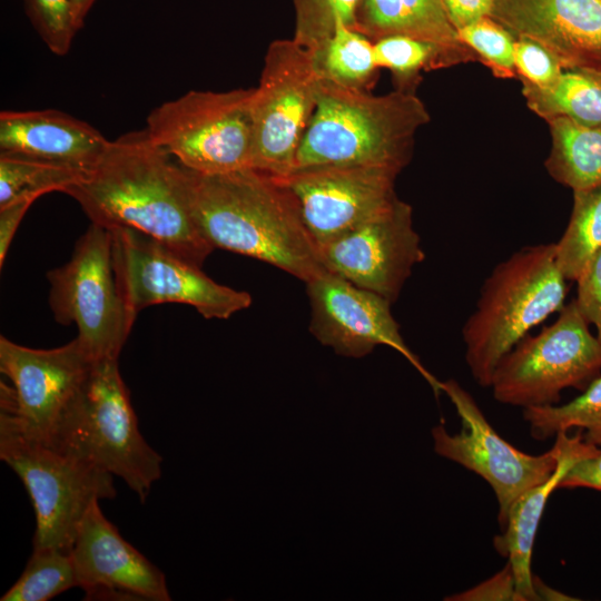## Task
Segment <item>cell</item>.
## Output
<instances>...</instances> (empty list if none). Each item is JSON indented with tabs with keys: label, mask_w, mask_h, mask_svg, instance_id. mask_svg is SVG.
<instances>
[{
	"label": "cell",
	"mask_w": 601,
	"mask_h": 601,
	"mask_svg": "<svg viewBox=\"0 0 601 601\" xmlns=\"http://www.w3.org/2000/svg\"><path fill=\"white\" fill-rule=\"evenodd\" d=\"M514 65L521 82L536 87L553 83L563 71V67L551 52L526 38L515 39Z\"/></svg>",
	"instance_id": "33"
},
{
	"label": "cell",
	"mask_w": 601,
	"mask_h": 601,
	"mask_svg": "<svg viewBox=\"0 0 601 601\" xmlns=\"http://www.w3.org/2000/svg\"><path fill=\"white\" fill-rule=\"evenodd\" d=\"M378 68L387 69L396 89L415 91L422 71L453 67L437 46L407 36H388L374 41Z\"/></svg>",
	"instance_id": "28"
},
{
	"label": "cell",
	"mask_w": 601,
	"mask_h": 601,
	"mask_svg": "<svg viewBox=\"0 0 601 601\" xmlns=\"http://www.w3.org/2000/svg\"><path fill=\"white\" fill-rule=\"evenodd\" d=\"M589 325L573 299L550 326L524 336L494 370L495 401L541 407L556 405L565 388L585 390L601 372V343Z\"/></svg>",
	"instance_id": "8"
},
{
	"label": "cell",
	"mask_w": 601,
	"mask_h": 601,
	"mask_svg": "<svg viewBox=\"0 0 601 601\" xmlns=\"http://www.w3.org/2000/svg\"><path fill=\"white\" fill-rule=\"evenodd\" d=\"M96 128L55 109L0 114V154L55 162L86 173L109 145Z\"/></svg>",
	"instance_id": "19"
},
{
	"label": "cell",
	"mask_w": 601,
	"mask_h": 601,
	"mask_svg": "<svg viewBox=\"0 0 601 601\" xmlns=\"http://www.w3.org/2000/svg\"><path fill=\"white\" fill-rule=\"evenodd\" d=\"M55 319L75 324L92 359L118 358L136 319L115 277L110 231L91 223L70 259L47 273Z\"/></svg>",
	"instance_id": "9"
},
{
	"label": "cell",
	"mask_w": 601,
	"mask_h": 601,
	"mask_svg": "<svg viewBox=\"0 0 601 601\" xmlns=\"http://www.w3.org/2000/svg\"><path fill=\"white\" fill-rule=\"evenodd\" d=\"M533 589L538 600L568 601L577 600L545 584L539 577L533 575Z\"/></svg>",
	"instance_id": "39"
},
{
	"label": "cell",
	"mask_w": 601,
	"mask_h": 601,
	"mask_svg": "<svg viewBox=\"0 0 601 601\" xmlns=\"http://www.w3.org/2000/svg\"><path fill=\"white\" fill-rule=\"evenodd\" d=\"M428 121L415 91L395 89L376 96L321 79L294 169L365 165L401 173L411 160L417 130Z\"/></svg>",
	"instance_id": "3"
},
{
	"label": "cell",
	"mask_w": 601,
	"mask_h": 601,
	"mask_svg": "<svg viewBox=\"0 0 601 601\" xmlns=\"http://www.w3.org/2000/svg\"><path fill=\"white\" fill-rule=\"evenodd\" d=\"M555 439L560 444L555 471L546 481L529 489L514 501L508 512L503 534L493 540L497 553L508 558L511 564L520 601L538 600L532 584L534 574L531 560L536 531L551 493L578 460L598 450V446L583 440L580 430L575 436L560 432Z\"/></svg>",
	"instance_id": "20"
},
{
	"label": "cell",
	"mask_w": 601,
	"mask_h": 601,
	"mask_svg": "<svg viewBox=\"0 0 601 601\" xmlns=\"http://www.w3.org/2000/svg\"><path fill=\"white\" fill-rule=\"evenodd\" d=\"M108 230L116 283L135 316L151 305L179 303L204 318L227 319L252 305L247 292L215 282L151 237L127 227Z\"/></svg>",
	"instance_id": "11"
},
{
	"label": "cell",
	"mask_w": 601,
	"mask_h": 601,
	"mask_svg": "<svg viewBox=\"0 0 601 601\" xmlns=\"http://www.w3.org/2000/svg\"><path fill=\"white\" fill-rule=\"evenodd\" d=\"M528 107L549 121L569 118L589 127H601V73L585 69H563L545 87L522 82Z\"/></svg>",
	"instance_id": "23"
},
{
	"label": "cell",
	"mask_w": 601,
	"mask_h": 601,
	"mask_svg": "<svg viewBox=\"0 0 601 601\" xmlns=\"http://www.w3.org/2000/svg\"><path fill=\"white\" fill-rule=\"evenodd\" d=\"M195 221L213 248L258 259L308 282L325 270L297 200L277 177L254 168L190 170Z\"/></svg>",
	"instance_id": "2"
},
{
	"label": "cell",
	"mask_w": 601,
	"mask_h": 601,
	"mask_svg": "<svg viewBox=\"0 0 601 601\" xmlns=\"http://www.w3.org/2000/svg\"><path fill=\"white\" fill-rule=\"evenodd\" d=\"M86 174L69 166L0 154V207L50 191L65 193Z\"/></svg>",
	"instance_id": "27"
},
{
	"label": "cell",
	"mask_w": 601,
	"mask_h": 601,
	"mask_svg": "<svg viewBox=\"0 0 601 601\" xmlns=\"http://www.w3.org/2000/svg\"><path fill=\"white\" fill-rule=\"evenodd\" d=\"M319 81L312 51L293 38L274 40L268 46L252 97V168L277 178L294 170L316 108Z\"/></svg>",
	"instance_id": "10"
},
{
	"label": "cell",
	"mask_w": 601,
	"mask_h": 601,
	"mask_svg": "<svg viewBox=\"0 0 601 601\" xmlns=\"http://www.w3.org/2000/svg\"><path fill=\"white\" fill-rule=\"evenodd\" d=\"M27 16L46 43L58 56L66 55L79 28L70 0H23Z\"/></svg>",
	"instance_id": "32"
},
{
	"label": "cell",
	"mask_w": 601,
	"mask_h": 601,
	"mask_svg": "<svg viewBox=\"0 0 601 601\" xmlns=\"http://www.w3.org/2000/svg\"><path fill=\"white\" fill-rule=\"evenodd\" d=\"M295 11L293 39L314 51L326 42L338 24L356 30L359 0H292Z\"/></svg>",
	"instance_id": "30"
},
{
	"label": "cell",
	"mask_w": 601,
	"mask_h": 601,
	"mask_svg": "<svg viewBox=\"0 0 601 601\" xmlns=\"http://www.w3.org/2000/svg\"><path fill=\"white\" fill-rule=\"evenodd\" d=\"M305 285L311 305L309 332L321 344L338 355L354 358L368 355L378 345L390 346L403 355L439 395L441 382L404 342L388 299L326 269Z\"/></svg>",
	"instance_id": "14"
},
{
	"label": "cell",
	"mask_w": 601,
	"mask_h": 601,
	"mask_svg": "<svg viewBox=\"0 0 601 601\" xmlns=\"http://www.w3.org/2000/svg\"><path fill=\"white\" fill-rule=\"evenodd\" d=\"M575 282L577 307L584 319L597 327V337L601 343V248L592 256Z\"/></svg>",
	"instance_id": "34"
},
{
	"label": "cell",
	"mask_w": 601,
	"mask_h": 601,
	"mask_svg": "<svg viewBox=\"0 0 601 601\" xmlns=\"http://www.w3.org/2000/svg\"><path fill=\"white\" fill-rule=\"evenodd\" d=\"M601 248V184L573 191V209L565 231L555 243L559 269L568 280H577Z\"/></svg>",
	"instance_id": "25"
},
{
	"label": "cell",
	"mask_w": 601,
	"mask_h": 601,
	"mask_svg": "<svg viewBox=\"0 0 601 601\" xmlns=\"http://www.w3.org/2000/svg\"><path fill=\"white\" fill-rule=\"evenodd\" d=\"M398 171L365 165H319L279 178L295 196L318 249L390 207Z\"/></svg>",
	"instance_id": "15"
},
{
	"label": "cell",
	"mask_w": 601,
	"mask_h": 601,
	"mask_svg": "<svg viewBox=\"0 0 601 601\" xmlns=\"http://www.w3.org/2000/svg\"><path fill=\"white\" fill-rule=\"evenodd\" d=\"M491 18L533 40L563 69L601 73V0H494Z\"/></svg>",
	"instance_id": "18"
},
{
	"label": "cell",
	"mask_w": 601,
	"mask_h": 601,
	"mask_svg": "<svg viewBox=\"0 0 601 601\" xmlns=\"http://www.w3.org/2000/svg\"><path fill=\"white\" fill-rule=\"evenodd\" d=\"M50 446L121 477L141 502L161 475L162 459L139 431L118 358L93 361Z\"/></svg>",
	"instance_id": "5"
},
{
	"label": "cell",
	"mask_w": 601,
	"mask_h": 601,
	"mask_svg": "<svg viewBox=\"0 0 601 601\" xmlns=\"http://www.w3.org/2000/svg\"><path fill=\"white\" fill-rule=\"evenodd\" d=\"M551 150L545 168L558 183L573 191L601 184V127H589L569 118L549 121Z\"/></svg>",
	"instance_id": "22"
},
{
	"label": "cell",
	"mask_w": 601,
	"mask_h": 601,
	"mask_svg": "<svg viewBox=\"0 0 601 601\" xmlns=\"http://www.w3.org/2000/svg\"><path fill=\"white\" fill-rule=\"evenodd\" d=\"M96 0H70L76 23L80 29L83 26L87 13Z\"/></svg>",
	"instance_id": "40"
},
{
	"label": "cell",
	"mask_w": 601,
	"mask_h": 601,
	"mask_svg": "<svg viewBox=\"0 0 601 601\" xmlns=\"http://www.w3.org/2000/svg\"><path fill=\"white\" fill-rule=\"evenodd\" d=\"M523 420L536 440H546L577 427L585 431L582 435L587 443L601 445V374L569 403L523 408Z\"/></svg>",
	"instance_id": "26"
},
{
	"label": "cell",
	"mask_w": 601,
	"mask_h": 601,
	"mask_svg": "<svg viewBox=\"0 0 601 601\" xmlns=\"http://www.w3.org/2000/svg\"><path fill=\"white\" fill-rule=\"evenodd\" d=\"M65 194L91 223L138 230L199 267L214 250L194 218L190 170L146 129L110 140L95 167Z\"/></svg>",
	"instance_id": "1"
},
{
	"label": "cell",
	"mask_w": 601,
	"mask_h": 601,
	"mask_svg": "<svg viewBox=\"0 0 601 601\" xmlns=\"http://www.w3.org/2000/svg\"><path fill=\"white\" fill-rule=\"evenodd\" d=\"M0 457L19 475L32 502L37 523L33 550L70 553L90 504L116 496L112 474L26 435L3 410Z\"/></svg>",
	"instance_id": "6"
},
{
	"label": "cell",
	"mask_w": 601,
	"mask_h": 601,
	"mask_svg": "<svg viewBox=\"0 0 601 601\" xmlns=\"http://www.w3.org/2000/svg\"><path fill=\"white\" fill-rule=\"evenodd\" d=\"M356 30L373 42L400 35L433 43L453 66L477 60L460 40L441 0H359Z\"/></svg>",
	"instance_id": "21"
},
{
	"label": "cell",
	"mask_w": 601,
	"mask_h": 601,
	"mask_svg": "<svg viewBox=\"0 0 601 601\" xmlns=\"http://www.w3.org/2000/svg\"><path fill=\"white\" fill-rule=\"evenodd\" d=\"M451 601H520L514 574L508 562L502 570L477 585L450 595Z\"/></svg>",
	"instance_id": "35"
},
{
	"label": "cell",
	"mask_w": 601,
	"mask_h": 601,
	"mask_svg": "<svg viewBox=\"0 0 601 601\" xmlns=\"http://www.w3.org/2000/svg\"><path fill=\"white\" fill-rule=\"evenodd\" d=\"M35 200L33 198H23L0 207V267L3 266L20 221Z\"/></svg>",
	"instance_id": "38"
},
{
	"label": "cell",
	"mask_w": 601,
	"mask_h": 601,
	"mask_svg": "<svg viewBox=\"0 0 601 601\" xmlns=\"http://www.w3.org/2000/svg\"><path fill=\"white\" fill-rule=\"evenodd\" d=\"M253 91L190 90L152 109L145 129L191 171L217 175L252 168Z\"/></svg>",
	"instance_id": "7"
},
{
	"label": "cell",
	"mask_w": 601,
	"mask_h": 601,
	"mask_svg": "<svg viewBox=\"0 0 601 601\" xmlns=\"http://www.w3.org/2000/svg\"><path fill=\"white\" fill-rule=\"evenodd\" d=\"M324 268L391 303L425 259L412 207L397 198L371 219L319 248Z\"/></svg>",
	"instance_id": "16"
},
{
	"label": "cell",
	"mask_w": 601,
	"mask_h": 601,
	"mask_svg": "<svg viewBox=\"0 0 601 601\" xmlns=\"http://www.w3.org/2000/svg\"><path fill=\"white\" fill-rule=\"evenodd\" d=\"M77 587L70 553L55 549L32 550L20 578L1 601H47Z\"/></svg>",
	"instance_id": "29"
},
{
	"label": "cell",
	"mask_w": 601,
	"mask_h": 601,
	"mask_svg": "<svg viewBox=\"0 0 601 601\" xmlns=\"http://www.w3.org/2000/svg\"><path fill=\"white\" fill-rule=\"evenodd\" d=\"M95 359L76 337L68 344L36 349L0 337L1 410L28 436L51 445L60 421Z\"/></svg>",
	"instance_id": "13"
},
{
	"label": "cell",
	"mask_w": 601,
	"mask_h": 601,
	"mask_svg": "<svg viewBox=\"0 0 601 601\" xmlns=\"http://www.w3.org/2000/svg\"><path fill=\"white\" fill-rule=\"evenodd\" d=\"M440 386L454 405L462 428L451 434L443 425L434 426V451L474 472L492 487L503 528L514 501L553 474L560 444L555 439L552 449L538 455L522 452L493 428L473 396L455 380L441 382Z\"/></svg>",
	"instance_id": "12"
},
{
	"label": "cell",
	"mask_w": 601,
	"mask_h": 601,
	"mask_svg": "<svg viewBox=\"0 0 601 601\" xmlns=\"http://www.w3.org/2000/svg\"><path fill=\"white\" fill-rule=\"evenodd\" d=\"M77 588L91 600L169 601L165 574L127 542L93 501L70 550Z\"/></svg>",
	"instance_id": "17"
},
{
	"label": "cell",
	"mask_w": 601,
	"mask_h": 601,
	"mask_svg": "<svg viewBox=\"0 0 601 601\" xmlns=\"http://www.w3.org/2000/svg\"><path fill=\"white\" fill-rule=\"evenodd\" d=\"M460 40L495 77L518 78L514 65V36L491 17L457 30Z\"/></svg>",
	"instance_id": "31"
},
{
	"label": "cell",
	"mask_w": 601,
	"mask_h": 601,
	"mask_svg": "<svg viewBox=\"0 0 601 601\" xmlns=\"http://www.w3.org/2000/svg\"><path fill=\"white\" fill-rule=\"evenodd\" d=\"M312 53L321 79L358 90H370L375 82L380 68L374 42L351 27L338 24Z\"/></svg>",
	"instance_id": "24"
},
{
	"label": "cell",
	"mask_w": 601,
	"mask_h": 601,
	"mask_svg": "<svg viewBox=\"0 0 601 601\" xmlns=\"http://www.w3.org/2000/svg\"><path fill=\"white\" fill-rule=\"evenodd\" d=\"M454 28L457 30L484 17H490L494 0H441Z\"/></svg>",
	"instance_id": "37"
},
{
	"label": "cell",
	"mask_w": 601,
	"mask_h": 601,
	"mask_svg": "<svg viewBox=\"0 0 601 601\" xmlns=\"http://www.w3.org/2000/svg\"><path fill=\"white\" fill-rule=\"evenodd\" d=\"M566 280L556 264L555 243L523 247L494 267L462 328L465 361L480 386L490 387L502 357L562 309Z\"/></svg>",
	"instance_id": "4"
},
{
	"label": "cell",
	"mask_w": 601,
	"mask_h": 601,
	"mask_svg": "<svg viewBox=\"0 0 601 601\" xmlns=\"http://www.w3.org/2000/svg\"><path fill=\"white\" fill-rule=\"evenodd\" d=\"M588 487L601 491V447L578 460L565 473L558 489Z\"/></svg>",
	"instance_id": "36"
}]
</instances>
